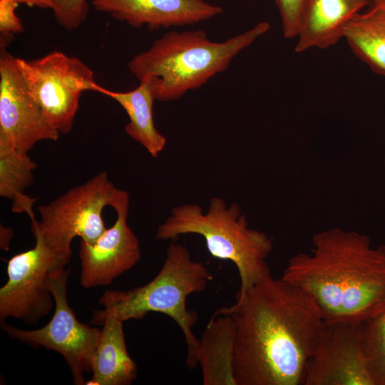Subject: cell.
<instances>
[{
	"instance_id": "cell-18",
	"label": "cell",
	"mask_w": 385,
	"mask_h": 385,
	"mask_svg": "<svg viewBox=\"0 0 385 385\" xmlns=\"http://www.w3.org/2000/svg\"><path fill=\"white\" fill-rule=\"evenodd\" d=\"M127 92L112 91L100 86L99 93L118 102L125 111L129 122L125 127L126 133L140 143L153 158L158 157L166 144L165 137L155 126L153 103L155 98L146 81Z\"/></svg>"
},
{
	"instance_id": "cell-12",
	"label": "cell",
	"mask_w": 385,
	"mask_h": 385,
	"mask_svg": "<svg viewBox=\"0 0 385 385\" xmlns=\"http://www.w3.org/2000/svg\"><path fill=\"white\" fill-rule=\"evenodd\" d=\"M0 136L28 153L38 142L56 141L60 133L45 118L30 95L15 62L1 44Z\"/></svg>"
},
{
	"instance_id": "cell-2",
	"label": "cell",
	"mask_w": 385,
	"mask_h": 385,
	"mask_svg": "<svg viewBox=\"0 0 385 385\" xmlns=\"http://www.w3.org/2000/svg\"><path fill=\"white\" fill-rule=\"evenodd\" d=\"M312 245L289 258L281 277L313 299L324 322L361 324L385 312V245L337 227L315 234Z\"/></svg>"
},
{
	"instance_id": "cell-9",
	"label": "cell",
	"mask_w": 385,
	"mask_h": 385,
	"mask_svg": "<svg viewBox=\"0 0 385 385\" xmlns=\"http://www.w3.org/2000/svg\"><path fill=\"white\" fill-rule=\"evenodd\" d=\"M34 247L13 256L7 265L8 279L0 289V318L14 317L37 324L54 306L48 279L64 269L41 232L31 227Z\"/></svg>"
},
{
	"instance_id": "cell-23",
	"label": "cell",
	"mask_w": 385,
	"mask_h": 385,
	"mask_svg": "<svg viewBox=\"0 0 385 385\" xmlns=\"http://www.w3.org/2000/svg\"><path fill=\"white\" fill-rule=\"evenodd\" d=\"M18 5L15 0H0V32L4 37L23 30L21 21L16 14Z\"/></svg>"
},
{
	"instance_id": "cell-24",
	"label": "cell",
	"mask_w": 385,
	"mask_h": 385,
	"mask_svg": "<svg viewBox=\"0 0 385 385\" xmlns=\"http://www.w3.org/2000/svg\"><path fill=\"white\" fill-rule=\"evenodd\" d=\"M11 229L5 226H1V247L4 250H8L9 243L11 239Z\"/></svg>"
},
{
	"instance_id": "cell-19",
	"label": "cell",
	"mask_w": 385,
	"mask_h": 385,
	"mask_svg": "<svg viewBox=\"0 0 385 385\" xmlns=\"http://www.w3.org/2000/svg\"><path fill=\"white\" fill-rule=\"evenodd\" d=\"M36 163L29 156L14 148L0 136V195L12 200L14 212H26L34 217L33 205L36 198L24 194L34 182Z\"/></svg>"
},
{
	"instance_id": "cell-20",
	"label": "cell",
	"mask_w": 385,
	"mask_h": 385,
	"mask_svg": "<svg viewBox=\"0 0 385 385\" xmlns=\"http://www.w3.org/2000/svg\"><path fill=\"white\" fill-rule=\"evenodd\" d=\"M361 339L374 385H385V312L361 324Z\"/></svg>"
},
{
	"instance_id": "cell-21",
	"label": "cell",
	"mask_w": 385,
	"mask_h": 385,
	"mask_svg": "<svg viewBox=\"0 0 385 385\" xmlns=\"http://www.w3.org/2000/svg\"><path fill=\"white\" fill-rule=\"evenodd\" d=\"M58 24L68 31L80 27L86 21L87 0H51V8Z\"/></svg>"
},
{
	"instance_id": "cell-14",
	"label": "cell",
	"mask_w": 385,
	"mask_h": 385,
	"mask_svg": "<svg viewBox=\"0 0 385 385\" xmlns=\"http://www.w3.org/2000/svg\"><path fill=\"white\" fill-rule=\"evenodd\" d=\"M372 0H306L295 38L296 53L326 49L343 39L349 22Z\"/></svg>"
},
{
	"instance_id": "cell-7",
	"label": "cell",
	"mask_w": 385,
	"mask_h": 385,
	"mask_svg": "<svg viewBox=\"0 0 385 385\" xmlns=\"http://www.w3.org/2000/svg\"><path fill=\"white\" fill-rule=\"evenodd\" d=\"M15 62L26 88L47 121L60 134L69 133L81 94L98 91L93 71L81 59L58 51Z\"/></svg>"
},
{
	"instance_id": "cell-17",
	"label": "cell",
	"mask_w": 385,
	"mask_h": 385,
	"mask_svg": "<svg viewBox=\"0 0 385 385\" xmlns=\"http://www.w3.org/2000/svg\"><path fill=\"white\" fill-rule=\"evenodd\" d=\"M344 39L354 55L385 76V0H372L346 26Z\"/></svg>"
},
{
	"instance_id": "cell-1",
	"label": "cell",
	"mask_w": 385,
	"mask_h": 385,
	"mask_svg": "<svg viewBox=\"0 0 385 385\" xmlns=\"http://www.w3.org/2000/svg\"><path fill=\"white\" fill-rule=\"evenodd\" d=\"M220 310L235 322L237 385H303L307 364L324 326L307 293L270 275Z\"/></svg>"
},
{
	"instance_id": "cell-22",
	"label": "cell",
	"mask_w": 385,
	"mask_h": 385,
	"mask_svg": "<svg viewBox=\"0 0 385 385\" xmlns=\"http://www.w3.org/2000/svg\"><path fill=\"white\" fill-rule=\"evenodd\" d=\"M306 0H275L286 38H295Z\"/></svg>"
},
{
	"instance_id": "cell-3",
	"label": "cell",
	"mask_w": 385,
	"mask_h": 385,
	"mask_svg": "<svg viewBox=\"0 0 385 385\" xmlns=\"http://www.w3.org/2000/svg\"><path fill=\"white\" fill-rule=\"evenodd\" d=\"M270 29L267 21L217 42L203 30L171 31L156 39L128 62L130 73L146 81L155 100L176 101L227 69L243 50Z\"/></svg>"
},
{
	"instance_id": "cell-26",
	"label": "cell",
	"mask_w": 385,
	"mask_h": 385,
	"mask_svg": "<svg viewBox=\"0 0 385 385\" xmlns=\"http://www.w3.org/2000/svg\"><path fill=\"white\" fill-rule=\"evenodd\" d=\"M384 165H385V158H384Z\"/></svg>"
},
{
	"instance_id": "cell-5",
	"label": "cell",
	"mask_w": 385,
	"mask_h": 385,
	"mask_svg": "<svg viewBox=\"0 0 385 385\" xmlns=\"http://www.w3.org/2000/svg\"><path fill=\"white\" fill-rule=\"evenodd\" d=\"M213 279L207 268L192 260L188 250L173 242L166 251V258L158 274L148 283L129 290H106L99 299L103 310L113 313L123 322L140 319L149 312L170 317L181 329L186 344L185 363L190 369L197 362L199 339L192 327L197 313L187 308V298L206 289Z\"/></svg>"
},
{
	"instance_id": "cell-4",
	"label": "cell",
	"mask_w": 385,
	"mask_h": 385,
	"mask_svg": "<svg viewBox=\"0 0 385 385\" xmlns=\"http://www.w3.org/2000/svg\"><path fill=\"white\" fill-rule=\"evenodd\" d=\"M202 236L210 254L235 264L240 279L237 295H241L272 275L266 260L273 248L265 233L248 227L238 204L229 207L220 197L210 200L207 212L197 204H184L172 209L171 215L158 227V240H175L180 235Z\"/></svg>"
},
{
	"instance_id": "cell-25",
	"label": "cell",
	"mask_w": 385,
	"mask_h": 385,
	"mask_svg": "<svg viewBox=\"0 0 385 385\" xmlns=\"http://www.w3.org/2000/svg\"><path fill=\"white\" fill-rule=\"evenodd\" d=\"M19 4H24L29 6H37L41 9H50L51 0H15Z\"/></svg>"
},
{
	"instance_id": "cell-10",
	"label": "cell",
	"mask_w": 385,
	"mask_h": 385,
	"mask_svg": "<svg viewBox=\"0 0 385 385\" xmlns=\"http://www.w3.org/2000/svg\"><path fill=\"white\" fill-rule=\"evenodd\" d=\"M361 324L324 322L303 385H374L363 351Z\"/></svg>"
},
{
	"instance_id": "cell-15",
	"label": "cell",
	"mask_w": 385,
	"mask_h": 385,
	"mask_svg": "<svg viewBox=\"0 0 385 385\" xmlns=\"http://www.w3.org/2000/svg\"><path fill=\"white\" fill-rule=\"evenodd\" d=\"M91 322L103 325L86 384L128 385L137 376V365L127 349L123 322L103 309L94 312Z\"/></svg>"
},
{
	"instance_id": "cell-8",
	"label": "cell",
	"mask_w": 385,
	"mask_h": 385,
	"mask_svg": "<svg viewBox=\"0 0 385 385\" xmlns=\"http://www.w3.org/2000/svg\"><path fill=\"white\" fill-rule=\"evenodd\" d=\"M70 270L51 273L48 288L54 300V313L43 327L34 330L18 329L4 322L1 326L9 337L34 347L43 346L55 351L68 364L75 384H86L83 374L91 371L92 361L101 330L80 322L67 299Z\"/></svg>"
},
{
	"instance_id": "cell-11",
	"label": "cell",
	"mask_w": 385,
	"mask_h": 385,
	"mask_svg": "<svg viewBox=\"0 0 385 385\" xmlns=\"http://www.w3.org/2000/svg\"><path fill=\"white\" fill-rule=\"evenodd\" d=\"M129 193L118 188L112 207L117 218L92 242L81 240V284L85 288L104 286L133 268L140 260L138 239L127 224Z\"/></svg>"
},
{
	"instance_id": "cell-16",
	"label": "cell",
	"mask_w": 385,
	"mask_h": 385,
	"mask_svg": "<svg viewBox=\"0 0 385 385\" xmlns=\"http://www.w3.org/2000/svg\"><path fill=\"white\" fill-rule=\"evenodd\" d=\"M236 325L220 309L207 324L197 349L204 385H237L234 375Z\"/></svg>"
},
{
	"instance_id": "cell-6",
	"label": "cell",
	"mask_w": 385,
	"mask_h": 385,
	"mask_svg": "<svg viewBox=\"0 0 385 385\" xmlns=\"http://www.w3.org/2000/svg\"><path fill=\"white\" fill-rule=\"evenodd\" d=\"M117 190L107 173H99L49 203L38 206L40 220L31 218V227L41 232L66 266L75 237L92 243L106 229L102 212L105 207L112 206Z\"/></svg>"
},
{
	"instance_id": "cell-13",
	"label": "cell",
	"mask_w": 385,
	"mask_h": 385,
	"mask_svg": "<svg viewBox=\"0 0 385 385\" xmlns=\"http://www.w3.org/2000/svg\"><path fill=\"white\" fill-rule=\"evenodd\" d=\"M96 11L133 27L150 30L193 25L223 12L204 0H92Z\"/></svg>"
}]
</instances>
